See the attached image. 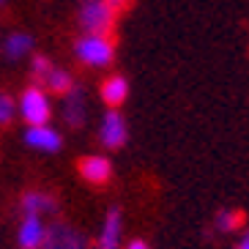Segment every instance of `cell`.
I'll return each mask as SVG.
<instances>
[{
    "label": "cell",
    "instance_id": "cell-1",
    "mask_svg": "<svg viewBox=\"0 0 249 249\" xmlns=\"http://www.w3.org/2000/svg\"><path fill=\"white\" fill-rule=\"evenodd\" d=\"M77 17H80L85 36H110L115 25V11L107 0H82Z\"/></svg>",
    "mask_w": 249,
    "mask_h": 249
},
{
    "label": "cell",
    "instance_id": "cell-2",
    "mask_svg": "<svg viewBox=\"0 0 249 249\" xmlns=\"http://www.w3.org/2000/svg\"><path fill=\"white\" fill-rule=\"evenodd\" d=\"M74 52L85 66H110L115 60V44L107 36H82L74 44Z\"/></svg>",
    "mask_w": 249,
    "mask_h": 249
},
{
    "label": "cell",
    "instance_id": "cell-3",
    "mask_svg": "<svg viewBox=\"0 0 249 249\" xmlns=\"http://www.w3.org/2000/svg\"><path fill=\"white\" fill-rule=\"evenodd\" d=\"M41 249H88V244L80 230H74L71 225H63V222H55L47 227Z\"/></svg>",
    "mask_w": 249,
    "mask_h": 249
},
{
    "label": "cell",
    "instance_id": "cell-4",
    "mask_svg": "<svg viewBox=\"0 0 249 249\" xmlns=\"http://www.w3.org/2000/svg\"><path fill=\"white\" fill-rule=\"evenodd\" d=\"M99 140H102L104 148H124L126 140H129V129H126V121L118 110H107L102 118V126H99Z\"/></svg>",
    "mask_w": 249,
    "mask_h": 249
},
{
    "label": "cell",
    "instance_id": "cell-5",
    "mask_svg": "<svg viewBox=\"0 0 249 249\" xmlns=\"http://www.w3.org/2000/svg\"><path fill=\"white\" fill-rule=\"evenodd\" d=\"M19 110H22V118L28 121L30 126H44L50 121V99L38 88H28L22 93V104H19Z\"/></svg>",
    "mask_w": 249,
    "mask_h": 249
},
{
    "label": "cell",
    "instance_id": "cell-6",
    "mask_svg": "<svg viewBox=\"0 0 249 249\" xmlns=\"http://www.w3.org/2000/svg\"><path fill=\"white\" fill-rule=\"evenodd\" d=\"M77 167H80V176L93 186H104L112 178V164L104 156H82Z\"/></svg>",
    "mask_w": 249,
    "mask_h": 249
},
{
    "label": "cell",
    "instance_id": "cell-7",
    "mask_svg": "<svg viewBox=\"0 0 249 249\" xmlns=\"http://www.w3.org/2000/svg\"><path fill=\"white\" fill-rule=\"evenodd\" d=\"M63 121H66L71 129H80L85 124V93H82L80 85H74L66 93V104H63Z\"/></svg>",
    "mask_w": 249,
    "mask_h": 249
},
{
    "label": "cell",
    "instance_id": "cell-8",
    "mask_svg": "<svg viewBox=\"0 0 249 249\" xmlns=\"http://www.w3.org/2000/svg\"><path fill=\"white\" fill-rule=\"evenodd\" d=\"M25 142L30 148H36V151H50L55 154L60 148V134L50 126H30L28 132H25Z\"/></svg>",
    "mask_w": 249,
    "mask_h": 249
},
{
    "label": "cell",
    "instance_id": "cell-9",
    "mask_svg": "<svg viewBox=\"0 0 249 249\" xmlns=\"http://www.w3.org/2000/svg\"><path fill=\"white\" fill-rule=\"evenodd\" d=\"M121 208H110L107 216H104V227H102V235L96 241V249H118V241H121Z\"/></svg>",
    "mask_w": 249,
    "mask_h": 249
},
{
    "label": "cell",
    "instance_id": "cell-10",
    "mask_svg": "<svg viewBox=\"0 0 249 249\" xmlns=\"http://www.w3.org/2000/svg\"><path fill=\"white\" fill-rule=\"evenodd\" d=\"M44 235H47V227L41 225L36 213H28L19 227V247L22 249H38L44 244Z\"/></svg>",
    "mask_w": 249,
    "mask_h": 249
},
{
    "label": "cell",
    "instance_id": "cell-11",
    "mask_svg": "<svg viewBox=\"0 0 249 249\" xmlns=\"http://www.w3.org/2000/svg\"><path fill=\"white\" fill-rule=\"evenodd\" d=\"M126 96H129V82H126V77L112 74V77H107L102 82V99H104V104H110V110H115L118 104H124Z\"/></svg>",
    "mask_w": 249,
    "mask_h": 249
},
{
    "label": "cell",
    "instance_id": "cell-12",
    "mask_svg": "<svg viewBox=\"0 0 249 249\" xmlns=\"http://www.w3.org/2000/svg\"><path fill=\"white\" fill-rule=\"evenodd\" d=\"M22 208L25 213H44V211H55V200L50 197V195H44V192H28L22 197Z\"/></svg>",
    "mask_w": 249,
    "mask_h": 249
},
{
    "label": "cell",
    "instance_id": "cell-13",
    "mask_svg": "<svg viewBox=\"0 0 249 249\" xmlns=\"http://www.w3.org/2000/svg\"><path fill=\"white\" fill-rule=\"evenodd\" d=\"M47 85H50V90H55V93H63L66 96L69 90L74 88V80H71V74L63 71V69H52L50 74H47Z\"/></svg>",
    "mask_w": 249,
    "mask_h": 249
},
{
    "label": "cell",
    "instance_id": "cell-14",
    "mask_svg": "<svg viewBox=\"0 0 249 249\" xmlns=\"http://www.w3.org/2000/svg\"><path fill=\"white\" fill-rule=\"evenodd\" d=\"M28 50H30V36L28 33H14V36L8 38V44H6V52H8V58L11 60L22 58Z\"/></svg>",
    "mask_w": 249,
    "mask_h": 249
},
{
    "label": "cell",
    "instance_id": "cell-15",
    "mask_svg": "<svg viewBox=\"0 0 249 249\" xmlns=\"http://www.w3.org/2000/svg\"><path fill=\"white\" fill-rule=\"evenodd\" d=\"M241 222H244L241 211H222L216 216V227L219 230H235V227H241Z\"/></svg>",
    "mask_w": 249,
    "mask_h": 249
},
{
    "label": "cell",
    "instance_id": "cell-16",
    "mask_svg": "<svg viewBox=\"0 0 249 249\" xmlns=\"http://www.w3.org/2000/svg\"><path fill=\"white\" fill-rule=\"evenodd\" d=\"M50 71H52V63L44 58V55H36V58H33V80H36V82H44Z\"/></svg>",
    "mask_w": 249,
    "mask_h": 249
},
{
    "label": "cell",
    "instance_id": "cell-17",
    "mask_svg": "<svg viewBox=\"0 0 249 249\" xmlns=\"http://www.w3.org/2000/svg\"><path fill=\"white\" fill-rule=\"evenodd\" d=\"M11 115H14V102H11L6 93H0V126L8 124Z\"/></svg>",
    "mask_w": 249,
    "mask_h": 249
},
{
    "label": "cell",
    "instance_id": "cell-18",
    "mask_svg": "<svg viewBox=\"0 0 249 249\" xmlns=\"http://www.w3.org/2000/svg\"><path fill=\"white\" fill-rule=\"evenodd\" d=\"M107 3L112 6V11H115V14H118V11H124V8L129 6V0H107Z\"/></svg>",
    "mask_w": 249,
    "mask_h": 249
},
{
    "label": "cell",
    "instance_id": "cell-19",
    "mask_svg": "<svg viewBox=\"0 0 249 249\" xmlns=\"http://www.w3.org/2000/svg\"><path fill=\"white\" fill-rule=\"evenodd\" d=\"M126 249H151V247H148L142 238H134V241H129V247H126Z\"/></svg>",
    "mask_w": 249,
    "mask_h": 249
},
{
    "label": "cell",
    "instance_id": "cell-20",
    "mask_svg": "<svg viewBox=\"0 0 249 249\" xmlns=\"http://www.w3.org/2000/svg\"><path fill=\"white\" fill-rule=\"evenodd\" d=\"M238 249H249V230L244 233V238H241V244H238Z\"/></svg>",
    "mask_w": 249,
    "mask_h": 249
},
{
    "label": "cell",
    "instance_id": "cell-21",
    "mask_svg": "<svg viewBox=\"0 0 249 249\" xmlns=\"http://www.w3.org/2000/svg\"><path fill=\"white\" fill-rule=\"evenodd\" d=\"M0 3H3V0H0Z\"/></svg>",
    "mask_w": 249,
    "mask_h": 249
}]
</instances>
